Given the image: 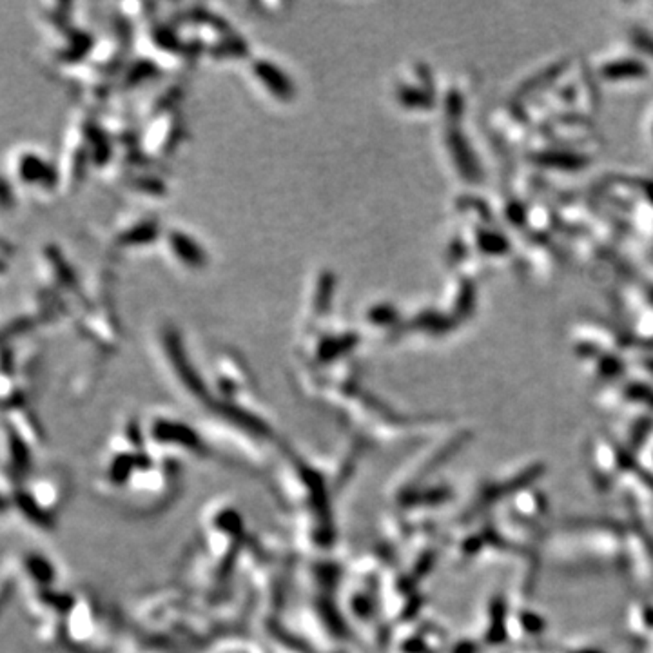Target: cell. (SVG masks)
I'll list each match as a JSON object with an SVG mask.
<instances>
[{"label": "cell", "instance_id": "obj_1", "mask_svg": "<svg viewBox=\"0 0 653 653\" xmlns=\"http://www.w3.org/2000/svg\"><path fill=\"white\" fill-rule=\"evenodd\" d=\"M534 622H543V621L538 617V615H535V617H534ZM523 624H528V619H526V615H523ZM530 626H532V629H534V634H535V632H539V629L543 628V624H530Z\"/></svg>", "mask_w": 653, "mask_h": 653}]
</instances>
